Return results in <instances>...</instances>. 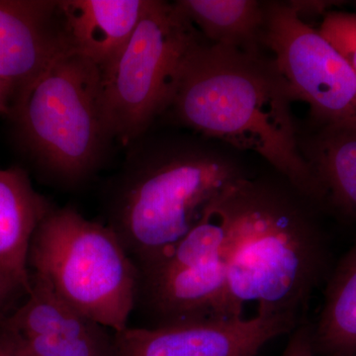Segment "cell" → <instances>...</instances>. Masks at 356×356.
<instances>
[{
	"label": "cell",
	"mask_w": 356,
	"mask_h": 356,
	"mask_svg": "<svg viewBox=\"0 0 356 356\" xmlns=\"http://www.w3.org/2000/svg\"><path fill=\"white\" fill-rule=\"evenodd\" d=\"M317 204L287 180L245 177L214 202L225 231L227 317L255 314L302 321L327 273Z\"/></svg>",
	"instance_id": "cell-1"
},
{
	"label": "cell",
	"mask_w": 356,
	"mask_h": 356,
	"mask_svg": "<svg viewBox=\"0 0 356 356\" xmlns=\"http://www.w3.org/2000/svg\"><path fill=\"white\" fill-rule=\"evenodd\" d=\"M293 102L273 58L203 38L185 60L163 115L204 137L259 154L318 206L325 194L302 154Z\"/></svg>",
	"instance_id": "cell-2"
},
{
	"label": "cell",
	"mask_w": 356,
	"mask_h": 356,
	"mask_svg": "<svg viewBox=\"0 0 356 356\" xmlns=\"http://www.w3.org/2000/svg\"><path fill=\"white\" fill-rule=\"evenodd\" d=\"M127 149L105 188V225L139 270L168 254L218 198L247 177L236 159L203 140L146 133Z\"/></svg>",
	"instance_id": "cell-3"
},
{
	"label": "cell",
	"mask_w": 356,
	"mask_h": 356,
	"mask_svg": "<svg viewBox=\"0 0 356 356\" xmlns=\"http://www.w3.org/2000/svg\"><path fill=\"white\" fill-rule=\"evenodd\" d=\"M8 116L42 172L63 186L93 177L114 140L103 111L102 70L76 53L54 63Z\"/></svg>",
	"instance_id": "cell-4"
},
{
	"label": "cell",
	"mask_w": 356,
	"mask_h": 356,
	"mask_svg": "<svg viewBox=\"0 0 356 356\" xmlns=\"http://www.w3.org/2000/svg\"><path fill=\"white\" fill-rule=\"evenodd\" d=\"M28 266L86 317L113 332L128 327L140 270L106 225L51 206L33 235Z\"/></svg>",
	"instance_id": "cell-5"
},
{
	"label": "cell",
	"mask_w": 356,
	"mask_h": 356,
	"mask_svg": "<svg viewBox=\"0 0 356 356\" xmlns=\"http://www.w3.org/2000/svg\"><path fill=\"white\" fill-rule=\"evenodd\" d=\"M202 39L175 2L147 0L128 43L100 70L103 111L114 140L130 146L165 114L185 60Z\"/></svg>",
	"instance_id": "cell-6"
},
{
	"label": "cell",
	"mask_w": 356,
	"mask_h": 356,
	"mask_svg": "<svg viewBox=\"0 0 356 356\" xmlns=\"http://www.w3.org/2000/svg\"><path fill=\"white\" fill-rule=\"evenodd\" d=\"M225 231L214 203L201 221L163 257L140 269L137 306L165 327L226 314Z\"/></svg>",
	"instance_id": "cell-7"
},
{
	"label": "cell",
	"mask_w": 356,
	"mask_h": 356,
	"mask_svg": "<svg viewBox=\"0 0 356 356\" xmlns=\"http://www.w3.org/2000/svg\"><path fill=\"white\" fill-rule=\"evenodd\" d=\"M262 44L273 54L294 100L310 105L325 125L356 127L355 70L288 2H266Z\"/></svg>",
	"instance_id": "cell-8"
},
{
	"label": "cell",
	"mask_w": 356,
	"mask_h": 356,
	"mask_svg": "<svg viewBox=\"0 0 356 356\" xmlns=\"http://www.w3.org/2000/svg\"><path fill=\"white\" fill-rule=\"evenodd\" d=\"M301 321L254 314L114 332L115 356H257Z\"/></svg>",
	"instance_id": "cell-9"
},
{
	"label": "cell",
	"mask_w": 356,
	"mask_h": 356,
	"mask_svg": "<svg viewBox=\"0 0 356 356\" xmlns=\"http://www.w3.org/2000/svg\"><path fill=\"white\" fill-rule=\"evenodd\" d=\"M70 53L60 0H0V79L10 88L13 106L54 63Z\"/></svg>",
	"instance_id": "cell-10"
},
{
	"label": "cell",
	"mask_w": 356,
	"mask_h": 356,
	"mask_svg": "<svg viewBox=\"0 0 356 356\" xmlns=\"http://www.w3.org/2000/svg\"><path fill=\"white\" fill-rule=\"evenodd\" d=\"M147 0H60L74 53L109 65L128 43Z\"/></svg>",
	"instance_id": "cell-11"
},
{
	"label": "cell",
	"mask_w": 356,
	"mask_h": 356,
	"mask_svg": "<svg viewBox=\"0 0 356 356\" xmlns=\"http://www.w3.org/2000/svg\"><path fill=\"white\" fill-rule=\"evenodd\" d=\"M22 170H0V268L31 290L28 255L33 235L51 208Z\"/></svg>",
	"instance_id": "cell-12"
},
{
	"label": "cell",
	"mask_w": 356,
	"mask_h": 356,
	"mask_svg": "<svg viewBox=\"0 0 356 356\" xmlns=\"http://www.w3.org/2000/svg\"><path fill=\"white\" fill-rule=\"evenodd\" d=\"M175 3L208 43L247 53H261L266 2L178 0Z\"/></svg>",
	"instance_id": "cell-13"
},
{
	"label": "cell",
	"mask_w": 356,
	"mask_h": 356,
	"mask_svg": "<svg viewBox=\"0 0 356 356\" xmlns=\"http://www.w3.org/2000/svg\"><path fill=\"white\" fill-rule=\"evenodd\" d=\"M302 154L331 202L356 219V127L325 125Z\"/></svg>",
	"instance_id": "cell-14"
},
{
	"label": "cell",
	"mask_w": 356,
	"mask_h": 356,
	"mask_svg": "<svg viewBox=\"0 0 356 356\" xmlns=\"http://www.w3.org/2000/svg\"><path fill=\"white\" fill-rule=\"evenodd\" d=\"M313 346L316 355L356 356V240L327 280Z\"/></svg>",
	"instance_id": "cell-15"
},
{
	"label": "cell",
	"mask_w": 356,
	"mask_h": 356,
	"mask_svg": "<svg viewBox=\"0 0 356 356\" xmlns=\"http://www.w3.org/2000/svg\"><path fill=\"white\" fill-rule=\"evenodd\" d=\"M30 276L25 301L0 325L20 336L99 337L113 332L70 306L46 281Z\"/></svg>",
	"instance_id": "cell-16"
},
{
	"label": "cell",
	"mask_w": 356,
	"mask_h": 356,
	"mask_svg": "<svg viewBox=\"0 0 356 356\" xmlns=\"http://www.w3.org/2000/svg\"><path fill=\"white\" fill-rule=\"evenodd\" d=\"M16 334L26 356H115L114 332L100 337Z\"/></svg>",
	"instance_id": "cell-17"
},
{
	"label": "cell",
	"mask_w": 356,
	"mask_h": 356,
	"mask_svg": "<svg viewBox=\"0 0 356 356\" xmlns=\"http://www.w3.org/2000/svg\"><path fill=\"white\" fill-rule=\"evenodd\" d=\"M318 31L343 56L356 72V15L329 13Z\"/></svg>",
	"instance_id": "cell-18"
},
{
	"label": "cell",
	"mask_w": 356,
	"mask_h": 356,
	"mask_svg": "<svg viewBox=\"0 0 356 356\" xmlns=\"http://www.w3.org/2000/svg\"><path fill=\"white\" fill-rule=\"evenodd\" d=\"M27 295V290L19 281L0 268V325L17 308L18 300Z\"/></svg>",
	"instance_id": "cell-19"
},
{
	"label": "cell",
	"mask_w": 356,
	"mask_h": 356,
	"mask_svg": "<svg viewBox=\"0 0 356 356\" xmlns=\"http://www.w3.org/2000/svg\"><path fill=\"white\" fill-rule=\"evenodd\" d=\"M286 348L281 356H315L313 324L305 318L290 332Z\"/></svg>",
	"instance_id": "cell-20"
},
{
	"label": "cell",
	"mask_w": 356,
	"mask_h": 356,
	"mask_svg": "<svg viewBox=\"0 0 356 356\" xmlns=\"http://www.w3.org/2000/svg\"><path fill=\"white\" fill-rule=\"evenodd\" d=\"M13 106V93L4 81L0 79V113L9 115Z\"/></svg>",
	"instance_id": "cell-21"
}]
</instances>
